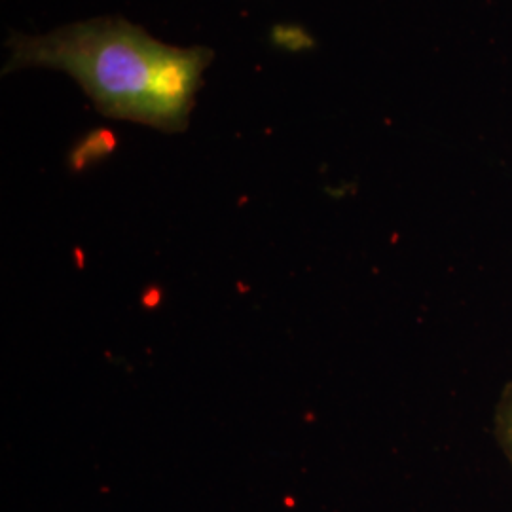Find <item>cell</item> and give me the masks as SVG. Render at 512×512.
<instances>
[{"label": "cell", "mask_w": 512, "mask_h": 512, "mask_svg": "<svg viewBox=\"0 0 512 512\" xmlns=\"http://www.w3.org/2000/svg\"><path fill=\"white\" fill-rule=\"evenodd\" d=\"M4 73L48 67L71 74L97 110L116 120L184 131L213 52L177 48L126 19H92L27 37L14 33Z\"/></svg>", "instance_id": "obj_1"}, {"label": "cell", "mask_w": 512, "mask_h": 512, "mask_svg": "<svg viewBox=\"0 0 512 512\" xmlns=\"http://www.w3.org/2000/svg\"><path fill=\"white\" fill-rule=\"evenodd\" d=\"M495 437L512 467V382L505 385L495 406Z\"/></svg>", "instance_id": "obj_2"}]
</instances>
